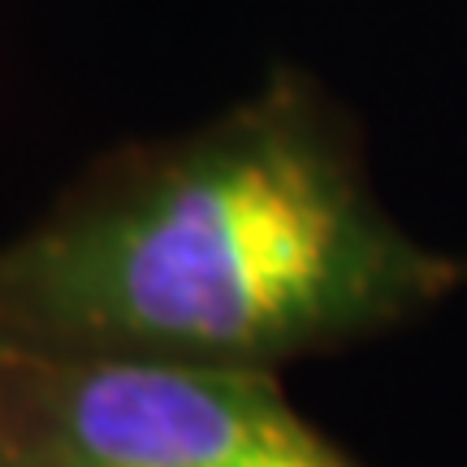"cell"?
I'll return each instance as SVG.
<instances>
[{
    "label": "cell",
    "instance_id": "cell-1",
    "mask_svg": "<svg viewBox=\"0 0 467 467\" xmlns=\"http://www.w3.org/2000/svg\"><path fill=\"white\" fill-rule=\"evenodd\" d=\"M467 260L420 243L317 74L96 156L0 243V347L282 372L437 312Z\"/></svg>",
    "mask_w": 467,
    "mask_h": 467
},
{
    "label": "cell",
    "instance_id": "cell-2",
    "mask_svg": "<svg viewBox=\"0 0 467 467\" xmlns=\"http://www.w3.org/2000/svg\"><path fill=\"white\" fill-rule=\"evenodd\" d=\"M0 467H364L282 372L0 347Z\"/></svg>",
    "mask_w": 467,
    "mask_h": 467
}]
</instances>
